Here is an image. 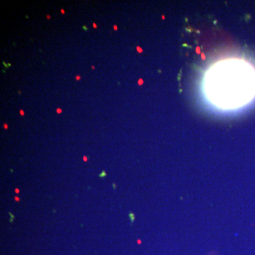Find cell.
I'll use <instances>...</instances> for the list:
<instances>
[{"instance_id": "6da1fadb", "label": "cell", "mask_w": 255, "mask_h": 255, "mask_svg": "<svg viewBox=\"0 0 255 255\" xmlns=\"http://www.w3.org/2000/svg\"><path fill=\"white\" fill-rule=\"evenodd\" d=\"M106 176H107V173H106L105 171H103V172H102V173L99 174V177H100V178L105 177Z\"/></svg>"}, {"instance_id": "3957f363", "label": "cell", "mask_w": 255, "mask_h": 255, "mask_svg": "<svg viewBox=\"0 0 255 255\" xmlns=\"http://www.w3.org/2000/svg\"><path fill=\"white\" fill-rule=\"evenodd\" d=\"M113 187H114V189H116V184H113Z\"/></svg>"}, {"instance_id": "7a4b0ae2", "label": "cell", "mask_w": 255, "mask_h": 255, "mask_svg": "<svg viewBox=\"0 0 255 255\" xmlns=\"http://www.w3.org/2000/svg\"><path fill=\"white\" fill-rule=\"evenodd\" d=\"M10 216H11V219H10L9 222L11 223L13 221V220L14 219V216H13L12 214H11V213H9Z\"/></svg>"}]
</instances>
